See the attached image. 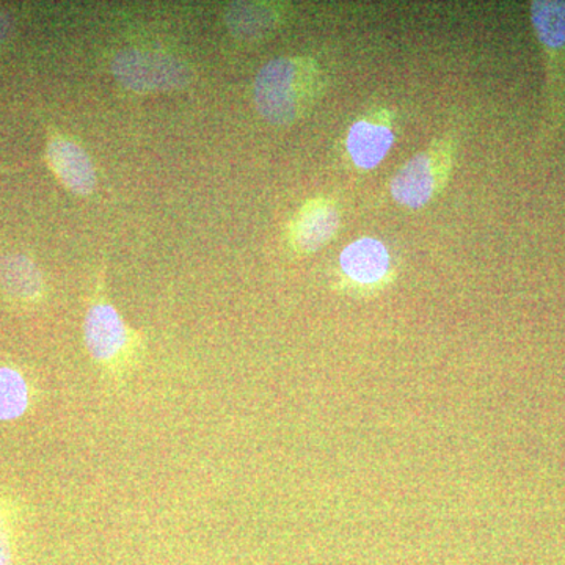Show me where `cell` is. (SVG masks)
Listing matches in <instances>:
<instances>
[{
    "label": "cell",
    "mask_w": 565,
    "mask_h": 565,
    "mask_svg": "<svg viewBox=\"0 0 565 565\" xmlns=\"http://www.w3.org/2000/svg\"><path fill=\"white\" fill-rule=\"evenodd\" d=\"M275 11L262 3H236L228 13V25L241 36H258L273 29Z\"/></svg>",
    "instance_id": "12"
},
{
    "label": "cell",
    "mask_w": 565,
    "mask_h": 565,
    "mask_svg": "<svg viewBox=\"0 0 565 565\" xmlns=\"http://www.w3.org/2000/svg\"><path fill=\"white\" fill-rule=\"evenodd\" d=\"M0 565H13L9 516L0 504Z\"/></svg>",
    "instance_id": "13"
},
{
    "label": "cell",
    "mask_w": 565,
    "mask_h": 565,
    "mask_svg": "<svg viewBox=\"0 0 565 565\" xmlns=\"http://www.w3.org/2000/svg\"><path fill=\"white\" fill-rule=\"evenodd\" d=\"M531 24L548 61L552 118L565 111V2L537 0L531 2Z\"/></svg>",
    "instance_id": "5"
},
{
    "label": "cell",
    "mask_w": 565,
    "mask_h": 565,
    "mask_svg": "<svg viewBox=\"0 0 565 565\" xmlns=\"http://www.w3.org/2000/svg\"><path fill=\"white\" fill-rule=\"evenodd\" d=\"M111 71L125 87L140 93L173 90L184 87L189 81L184 63L151 51H122L111 63Z\"/></svg>",
    "instance_id": "4"
},
{
    "label": "cell",
    "mask_w": 565,
    "mask_h": 565,
    "mask_svg": "<svg viewBox=\"0 0 565 565\" xmlns=\"http://www.w3.org/2000/svg\"><path fill=\"white\" fill-rule=\"evenodd\" d=\"M393 141L394 134L388 122L360 120L349 131L348 151L356 167L371 170L384 161Z\"/></svg>",
    "instance_id": "9"
},
{
    "label": "cell",
    "mask_w": 565,
    "mask_h": 565,
    "mask_svg": "<svg viewBox=\"0 0 565 565\" xmlns=\"http://www.w3.org/2000/svg\"><path fill=\"white\" fill-rule=\"evenodd\" d=\"M340 228V210L327 199L311 200L300 207L289 226V239L300 253L319 250Z\"/></svg>",
    "instance_id": "7"
},
{
    "label": "cell",
    "mask_w": 565,
    "mask_h": 565,
    "mask_svg": "<svg viewBox=\"0 0 565 565\" xmlns=\"http://www.w3.org/2000/svg\"><path fill=\"white\" fill-rule=\"evenodd\" d=\"M11 29V18L9 13L6 11H0V44L3 43V40L9 36Z\"/></svg>",
    "instance_id": "14"
},
{
    "label": "cell",
    "mask_w": 565,
    "mask_h": 565,
    "mask_svg": "<svg viewBox=\"0 0 565 565\" xmlns=\"http://www.w3.org/2000/svg\"><path fill=\"white\" fill-rule=\"evenodd\" d=\"M0 289L17 302L35 303L43 296V278L28 256L7 253L0 256Z\"/></svg>",
    "instance_id": "10"
},
{
    "label": "cell",
    "mask_w": 565,
    "mask_h": 565,
    "mask_svg": "<svg viewBox=\"0 0 565 565\" xmlns=\"http://www.w3.org/2000/svg\"><path fill=\"white\" fill-rule=\"evenodd\" d=\"M318 93L319 68L311 58H274L255 81L256 107L262 117L277 126L299 120L313 106Z\"/></svg>",
    "instance_id": "2"
},
{
    "label": "cell",
    "mask_w": 565,
    "mask_h": 565,
    "mask_svg": "<svg viewBox=\"0 0 565 565\" xmlns=\"http://www.w3.org/2000/svg\"><path fill=\"white\" fill-rule=\"evenodd\" d=\"M341 269L360 285L382 281L390 269V255L385 245L371 237L355 241L344 248L340 258Z\"/></svg>",
    "instance_id": "8"
},
{
    "label": "cell",
    "mask_w": 565,
    "mask_h": 565,
    "mask_svg": "<svg viewBox=\"0 0 565 565\" xmlns=\"http://www.w3.org/2000/svg\"><path fill=\"white\" fill-rule=\"evenodd\" d=\"M451 167V145L440 143L419 152L393 178V199L403 206L419 210L440 192Z\"/></svg>",
    "instance_id": "3"
},
{
    "label": "cell",
    "mask_w": 565,
    "mask_h": 565,
    "mask_svg": "<svg viewBox=\"0 0 565 565\" xmlns=\"http://www.w3.org/2000/svg\"><path fill=\"white\" fill-rule=\"evenodd\" d=\"M84 341L93 362L114 385L128 381L143 353L141 334L131 329L104 297L103 282L85 313Z\"/></svg>",
    "instance_id": "1"
},
{
    "label": "cell",
    "mask_w": 565,
    "mask_h": 565,
    "mask_svg": "<svg viewBox=\"0 0 565 565\" xmlns=\"http://www.w3.org/2000/svg\"><path fill=\"white\" fill-rule=\"evenodd\" d=\"M46 161L57 180L76 195H90L96 188V172L90 156L76 141L58 134L47 140Z\"/></svg>",
    "instance_id": "6"
},
{
    "label": "cell",
    "mask_w": 565,
    "mask_h": 565,
    "mask_svg": "<svg viewBox=\"0 0 565 565\" xmlns=\"http://www.w3.org/2000/svg\"><path fill=\"white\" fill-rule=\"evenodd\" d=\"M31 388L20 371L0 366V422H13L28 412Z\"/></svg>",
    "instance_id": "11"
}]
</instances>
